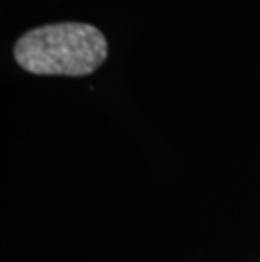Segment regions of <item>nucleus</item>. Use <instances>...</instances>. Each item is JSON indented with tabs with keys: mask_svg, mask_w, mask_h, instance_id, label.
I'll list each match as a JSON object with an SVG mask.
<instances>
[{
	"mask_svg": "<svg viewBox=\"0 0 260 262\" xmlns=\"http://www.w3.org/2000/svg\"><path fill=\"white\" fill-rule=\"evenodd\" d=\"M107 39L95 26L59 22L27 31L14 48L15 61L29 73L85 76L107 59Z\"/></svg>",
	"mask_w": 260,
	"mask_h": 262,
	"instance_id": "1",
	"label": "nucleus"
}]
</instances>
